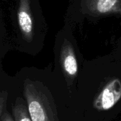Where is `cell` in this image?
Here are the masks:
<instances>
[{"label":"cell","mask_w":121,"mask_h":121,"mask_svg":"<svg viewBox=\"0 0 121 121\" xmlns=\"http://www.w3.org/2000/svg\"><path fill=\"white\" fill-rule=\"evenodd\" d=\"M23 95L32 121H58L54 101L40 83L26 80Z\"/></svg>","instance_id":"obj_3"},{"label":"cell","mask_w":121,"mask_h":121,"mask_svg":"<svg viewBox=\"0 0 121 121\" xmlns=\"http://www.w3.org/2000/svg\"><path fill=\"white\" fill-rule=\"evenodd\" d=\"M0 121H14L13 116L8 112L6 108L4 111L1 116L0 118Z\"/></svg>","instance_id":"obj_8"},{"label":"cell","mask_w":121,"mask_h":121,"mask_svg":"<svg viewBox=\"0 0 121 121\" xmlns=\"http://www.w3.org/2000/svg\"><path fill=\"white\" fill-rule=\"evenodd\" d=\"M111 16L121 18V0H70L65 23L74 28L85 21L96 23Z\"/></svg>","instance_id":"obj_1"},{"label":"cell","mask_w":121,"mask_h":121,"mask_svg":"<svg viewBox=\"0 0 121 121\" xmlns=\"http://www.w3.org/2000/svg\"><path fill=\"white\" fill-rule=\"evenodd\" d=\"M12 116L14 121H32L25 99L16 98L12 106Z\"/></svg>","instance_id":"obj_6"},{"label":"cell","mask_w":121,"mask_h":121,"mask_svg":"<svg viewBox=\"0 0 121 121\" xmlns=\"http://www.w3.org/2000/svg\"><path fill=\"white\" fill-rule=\"evenodd\" d=\"M8 99V93L6 91L0 92V118L4 111L6 108V102Z\"/></svg>","instance_id":"obj_7"},{"label":"cell","mask_w":121,"mask_h":121,"mask_svg":"<svg viewBox=\"0 0 121 121\" xmlns=\"http://www.w3.org/2000/svg\"><path fill=\"white\" fill-rule=\"evenodd\" d=\"M73 27L65 23L59 33L57 44V59L66 81L72 83L77 77L82 54L73 32Z\"/></svg>","instance_id":"obj_2"},{"label":"cell","mask_w":121,"mask_h":121,"mask_svg":"<svg viewBox=\"0 0 121 121\" xmlns=\"http://www.w3.org/2000/svg\"><path fill=\"white\" fill-rule=\"evenodd\" d=\"M17 20L21 33L28 42L34 35V23L29 0H19L17 10Z\"/></svg>","instance_id":"obj_5"},{"label":"cell","mask_w":121,"mask_h":121,"mask_svg":"<svg viewBox=\"0 0 121 121\" xmlns=\"http://www.w3.org/2000/svg\"><path fill=\"white\" fill-rule=\"evenodd\" d=\"M121 99V79L112 77L96 97L93 106L99 111H108Z\"/></svg>","instance_id":"obj_4"}]
</instances>
